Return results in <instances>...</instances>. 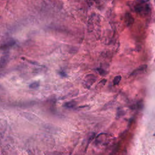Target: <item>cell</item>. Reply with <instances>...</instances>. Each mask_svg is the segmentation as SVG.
<instances>
[{"mask_svg": "<svg viewBox=\"0 0 155 155\" xmlns=\"http://www.w3.org/2000/svg\"><path fill=\"white\" fill-rule=\"evenodd\" d=\"M150 10V6L146 1H141L134 6L135 12L139 15H147Z\"/></svg>", "mask_w": 155, "mask_h": 155, "instance_id": "obj_1", "label": "cell"}, {"mask_svg": "<svg viewBox=\"0 0 155 155\" xmlns=\"http://www.w3.org/2000/svg\"><path fill=\"white\" fill-rule=\"evenodd\" d=\"M111 139L110 136L107 134H101L97 136L96 139V142L99 145H105L110 142Z\"/></svg>", "mask_w": 155, "mask_h": 155, "instance_id": "obj_2", "label": "cell"}, {"mask_svg": "<svg viewBox=\"0 0 155 155\" xmlns=\"http://www.w3.org/2000/svg\"><path fill=\"white\" fill-rule=\"evenodd\" d=\"M96 81V77L93 75H88L86 77L85 86L87 88H90Z\"/></svg>", "mask_w": 155, "mask_h": 155, "instance_id": "obj_3", "label": "cell"}, {"mask_svg": "<svg viewBox=\"0 0 155 155\" xmlns=\"http://www.w3.org/2000/svg\"><path fill=\"white\" fill-rule=\"evenodd\" d=\"M124 20H125V23L126 25L130 27L131 26L133 23H134V18L132 16V15L130 13H126L124 16Z\"/></svg>", "mask_w": 155, "mask_h": 155, "instance_id": "obj_4", "label": "cell"}, {"mask_svg": "<svg viewBox=\"0 0 155 155\" xmlns=\"http://www.w3.org/2000/svg\"><path fill=\"white\" fill-rule=\"evenodd\" d=\"M147 65H142L139 66V67H138L136 69H135L134 70H133L132 74H130V76L142 74V73H143L145 70L147 69Z\"/></svg>", "mask_w": 155, "mask_h": 155, "instance_id": "obj_5", "label": "cell"}, {"mask_svg": "<svg viewBox=\"0 0 155 155\" xmlns=\"http://www.w3.org/2000/svg\"><path fill=\"white\" fill-rule=\"evenodd\" d=\"M76 105V103L75 101H70L64 104V107L67 108H73Z\"/></svg>", "mask_w": 155, "mask_h": 155, "instance_id": "obj_6", "label": "cell"}, {"mask_svg": "<svg viewBox=\"0 0 155 155\" xmlns=\"http://www.w3.org/2000/svg\"><path fill=\"white\" fill-rule=\"evenodd\" d=\"M121 76H116L114 79H113V85L114 86H117L120 84V81H121Z\"/></svg>", "mask_w": 155, "mask_h": 155, "instance_id": "obj_7", "label": "cell"}, {"mask_svg": "<svg viewBox=\"0 0 155 155\" xmlns=\"http://www.w3.org/2000/svg\"><path fill=\"white\" fill-rule=\"evenodd\" d=\"M40 86V84L38 83H37V82H35V83H32L29 85V87L30 88H38Z\"/></svg>", "mask_w": 155, "mask_h": 155, "instance_id": "obj_8", "label": "cell"}, {"mask_svg": "<svg viewBox=\"0 0 155 155\" xmlns=\"http://www.w3.org/2000/svg\"><path fill=\"white\" fill-rule=\"evenodd\" d=\"M106 82H107V80L106 79H103V80H101V81H100L99 82V83L97 85V86H96V87H98L99 86V87H103L105 84V83H106Z\"/></svg>", "mask_w": 155, "mask_h": 155, "instance_id": "obj_9", "label": "cell"}, {"mask_svg": "<svg viewBox=\"0 0 155 155\" xmlns=\"http://www.w3.org/2000/svg\"><path fill=\"white\" fill-rule=\"evenodd\" d=\"M97 70L98 71V72H99V74H100V75H105L106 74H105V71L104 70H103V69H101V68H98V69H97Z\"/></svg>", "mask_w": 155, "mask_h": 155, "instance_id": "obj_10", "label": "cell"}, {"mask_svg": "<svg viewBox=\"0 0 155 155\" xmlns=\"http://www.w3.org/2000/svg\"><path fill=\"white\" fill-rule=\"evenodd\" d=\"M59 74H60V75L62 76H64H64H66V74H65V73L64 72V71H61V72H60V73H59Z\"/></svg>", "mask_w": 155, "mask_h": 155, "instance_id": "obj_11", "label": "cell"}]
</instances>
